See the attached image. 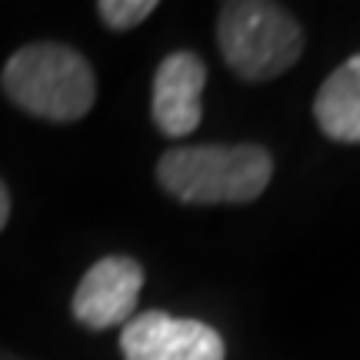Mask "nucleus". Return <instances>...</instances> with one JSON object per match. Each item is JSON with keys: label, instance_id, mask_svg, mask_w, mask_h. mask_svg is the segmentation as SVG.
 Wrapping results in <instances>:
<instances>
[{"label": "nucleus", "instance_id": "1", "mask_svg": "<svg viewBox=\"0 0 360 360\" xmlns=\"http://www.w3.org/2000/svg\"><path fill=\"white\" fill-rule=\"evenodd\" d=\"M274 160L257 143L174 147L160 157L157 180L180 204H250L267 191Z\"/></svg>", "mask_w": 360, "mask_h": 360}, {"label": "nucleus", "instance_id": "2", "mask_svg": "<svg viewBox=\"0 0 360 360\" xmlns=\"http://www.w3.org/2000/svg\"><path fill=\"white\" fill-rule=\"evenodd\" d=\"M0 84L20 110L57 124L84 117L97 97V80L84 53L51 40L11 53Z\"/></svg>", "mask_w": 360, "mask_h": 360}, {"label": "nucleus", "instance_id": "3", "mask_svg": "<svg viewBox=\"0 0 360 360\" xmlns=\"http://www.w3.org/2000/svg\"><path fill=\"white\" fill-rule=\"evenodd\" d=\"M217 44L237 77L274 80L297 64L304 51V30L281 4L233 0L220 4Z\"/></svg>", "mask_w": 360, "mask_h": 360}, {"label": "nucleus", "instance_id": "4", "mask_svg": "<svg viewBox=\"0 0 360 360\" xmlns=\"http://www.w3.org/2000/svg\"><path fill=\"white\" fill-rule=\"evenodd\" d=\"M124 360H224V340L214 327L164 310H147L124 323Z\"/></svg>", "mask_w": 360, "mask_h": 360}, {"label": "nucleus", "instance_id": "5", "mask_svg": "<svg viewBox=\"0 0 360 360\" xmlns=\"http://www.w3.org/2000/svg\"><path fill=\"white\" fill-rule=\"evenodd\" d=\"M143 287V267L130 257H103L84 274L74 294V317L90 330L130 321Z\"/></svg>", "mask_w": 360, "mask_h": 360}, {"label": "nucleus", "instance_id": "6", "mask_svg": "<svg viewBox=\"0 0 360 360\" xmlns=\"http://www.w3.org/2000/svg\"><path fill=\"white\" fill-rule=\"evenodd\" d=\"M204 84L207 67L191 51H177L164 57L154 74L150 114L164 137H187L200 127L204 117Z\"/></svg>", "mask_w": 360, "mask_h": 360}, {"label": "nucleus", "instance_id": "7", "mask_svg": "<svg viewBox=\"0 0 360 360\" xmlns=\"http://www.w3.org/2000/svg\"><path fill=\"white\" fill-rule=\"evenodd\" d=\"M317 127L340 143H360V53L337 67L314 97Z\"/></svg>", "mask_w": 360, "mask_h": 360}, {"label": "nucleus", "instance_id": "8", "mask_svg": "<svg viewBox=\"0 0 360 360\" xmlns=\"http://www.w3.org/2000/svg\"><path fill=\"white\" fill-rule=\"evenodd\" d=\"M154 11V0H103V4H97V13L110 30H130V27L143 24Z\"/></svg>", "mask_w": 360, "mask_h": 360}, {"label": "nucleus", "instance_id": "9", "mask_svg": "<svg viewBox=\"0 0 360 360\" xmlns=\"http://www.w3.org/2000/svg\"><path fill=\"white\" fill-rule=\"evenodd\" d=\"M7 217H11V193H7L4 180H0V231L7 227Z\"/></svg>", "mask_w": 360, "mask_h": 360}]
</instances>
